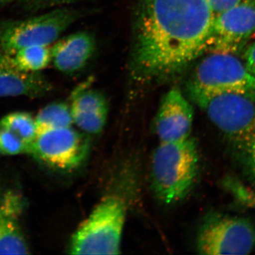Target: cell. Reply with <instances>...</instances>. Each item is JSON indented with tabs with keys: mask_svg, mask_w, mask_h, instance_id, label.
Listing matches in <instances>:
<instances>
[{
	"mask_svg": "<svg viewBox=\"0 0 255 255\" xmlns=\"http://www.w3.org/2000/svg\"><path fill=\"white\" fill-rule=\"evenodd\" d=\"M37 134L53 130L72 127L73 117L70 105L62 102H55L49 104L39 111L36 117Z\"/></svg>",
	"mask_w": 255,
	"mask_h": 255,
	"instance_id": "cell-16",
	"label": "cell"
},
{
	"mask_svg": "<svg viewBox=\"0 0 255 255\" xmlns=\"http://www.w3.org/2000/svg\"><path fill=\"white\" fill-rule=\"evenodd\" d=\"M194 109L185 96L174 87L164 96L156 116L155 131L160 142L180 141L190 137Z\"/></svg>",
	"mask_w": 255,
	"mask_h": 255,
	"instance_id": "cell-10",
	"label": "cell"
},
{
	"mask_svg": "<svg viewBox=\"0 0 255 255\" xmlns=\"http://www.w3.org/2000/svg\"><path fill=\"white\" fill-rule=\"evenodd\" d=\"M25 203L22 196L10 190L0 198V255H27V242L21 226Z\"/></svg>",
	"mask_w": 255,
	"mask_h": 255,
	"instance_id": "cell-11",
	"label": "cell"
},
{
	"mask_svg": "<svg viewBox=\"0 0 255 255\" xmlns=\"http://www.w3.org/2000/svg\"><path fill=\"white\" fill-rule=\"evenodd\" d=\"M95 49V38L92 33H72L55 41L50 48L51 63L60 73L73 75L86 66Z\"/></svg>",
	"mask_w": 255,
	"mask_h": 255,
	"instance_id": "cell-14",
	"label": "cell"
},
{
	"mask_svg": "<svg viewBox=\"0 0 255 255\" xmlns=\"http://www.w3.org/2000/svg\"><path fill=\"white\" fill-rule=\"evenodd\" d=\"M247 175L255 185V137L241 152L236 154Z\"/></svg>",
	"mask_w": 255,
	"mask_h": 255,
	"instance_id": "cell-19",
	"label": "cell"
},
{
	"mask_svg": "<svg viewBox=\"0 0 255 255\" xmlns=\"http://www.w3.org/2000/svg\"><path fill=\"white\" fill-rule=\"evenodd\" d=\"M210 120L233 144L236 154L255 137V101L231 92H188Z\"/></svg>",
	"mask_w": 255,
	"mask_h": 255,
	"instance_id": "cell-4",
	"label": "cell"
},
{
	"mask_svg": "<svg viewBox=\"0 0 255 255\" xmlns=\"http://www.w3.org/2000/svg\"><path fill=\"white\" fill-rule=\"evenodd\" d=\"M188 92L240 94L255 101V78L236 55L211 52L198 64Z\"/></svg>",
	"mask_w": 255,
	"mask_h": 255,
	"instance_id": "cell-6",
	"label": "cell"
},
{
	"mask_svg": "<svg viewBox=\"0 0 255 255\" xmlns=\"http://www.w3.org/2000/svg\"><path fill=\"white\" fill-rule=\"evenodd\" d=\"M127 216L122 198L109 195L96 206L74 233L69 246L72 255H119Z\"/></svg>",
	"mask_w": 255,
	"mask_h": 255,
	"instance_id": "cell-3",
	"label": "cell"
},
{
	"mask_svg": "<svg viewBox=\"0 0 255 255\" xmlns=\"http://www.w3.org/2000/svg\"><path fill=\"white\" fill-rule=\"evenodd\" d=\"M207 0H137L132 79L168 80L205 52L214 19Z\"/></svg>",
	"mask_w": 255,
	"mask_h": 255,
	"instance_id": "cell-1",
	"label": "cell"
},
{
	"mask_svg": "<svg viewBox=\"0 0 255 255\" xmlns=\"http://www.w3.org/2000/svg\"><path fill=\"white\" fill-rule=\"evenodd\" d=\"M255 32V0H242L214 17L205 51L236 55Z\"/></svg>",
	"mask_w": 255,
	"mask_h": 255,
	"instance_id": "cell-9",
	"label": "cell"
},
{
	"mask_svg": "<svg viewBox=\"0 0 255 255\" xmlns=\"http://www.w3.org/2000/svg\"><path fill=\"white\" fill-rule=\"evenodd\" d=\"M202 255H248L255 248V226L249 219L211 215L203 223L196 239Z\"/></svg>",
	"mask_w": 255,
	"mask_h": 255,
	"instance_id": "cell-7",
	"label": "cell"
},
{
	"mask_svg": "<svg viewBox=\"0 0 255 255\" xmlns=\"http://www.w3.org/2000/svg\"><path fill=\"white\" fill-rule=\"evenodd\" d=\"M244 60L248 71L255 78V42L245 50Z\"/></svg>",
	"mask_w": 255,
	"mask_h": 255,
	"instance_id": "cell-22",
	"label": "cell"
},
{
	"mask_svg": "<svg viewBox=\"0 0 255 255\" xmlns=\"http://www.w3.org/2000/svg\"><path fill=\"white\" fill-rule=\"evenodd\" d=\"M28 146L6 128L0 126V154L16 155L27 153Z\"/></svg>",
	"mask_w": 255,
	"mask_h": 255,
	"instance_id": "cell-18",
	"label": "cell"
},
{
	"mask_svg": "<svg viewBox=\"0 0 255 255\" xmlns=\"http://www.w3.org/2000/svg\"><path fill=\"white\" fill-rule=\"evenodd\" d=\"M80 16V11L63 6L25 19L1 20L0 54L11 55L24 47L50 46Z\"/></svg>",
	"mask_w": 255,
	"mask_h": 255,
	"instance_id": "cell-5",
	"label": "cell"
},
{
	"mask_svg": "<svg viewBox=\"0 0 255 255\" xmlns=\"http://www.w3.org/2000/svg\"><path fill=\"white\" fill-rule=\"evenodd\" d=\"M242 0H207L214 16H217L227 10L234 7Z\"/></svg>",
	"mask_w": 255,
	"mask_h": 255,
	"instance_id": "cell-21",
	"label": "cell"
},
{
	"mask_svg": "<svg viewBox=\"0 0 255 255\" xmlns=\"http://www.w3.org/2000/svg\"><path fill=\"white\" fill-rule=\"evenodd\" d=\"M8 56L16 68L27 73H40L51 63L49 46L24 47Z\"/></svg>",
	"mask_w": 255,
	"mask_h": 255,
	"instance_id": "cell-15",
	"label": "cell"
},
{
	"mask_svg": "<svg viewBox=\"0 0 255 255\" xmlns=\"http://www.w3.org/2000/svg\"><path fill=\"white\" fill-rule=\"evenodd\" d=\"M53 88L51 82L41 72L27 73L18 70L7 55L0 54V98H41L50 93Z\"/></svg>",
	"mask_w": 255,
	"mask_h": 255,
	"instance_id": "cell-13",
	"label": "cell"
},
{
	"mask_svg": "<svg viewBox=\"0 0 255 255\" xmlns=\"http://www.w3.org/2000/svg\"><path fill=\"white\" fill-rule=\"evenodd\" d=\"M73 124L82 130L97 134L103 130L108 117V102L102 92L85 82L77 87L70 105Z\"/></svg>",
	"mask_w": 255,
	"mask_h": 255,
	"instance_id": "cell-12",
	"label": "cell"
},
{
	"mask_svg": "<svg viewBox=\"0 0 255 255\" xmlns=\"http://www.w3.org/2000/svg\"><path fill=\"white\" fill-rule=\"evenodd\" d=\"M199 161L191 136L180 141L159 142L151 164L152 187L159 200L172 204L184 199L195 182Z\"/></svg>",
	"mask_w": 255,
	"mask_h": 255,
	"instance_id": "cell-2",
	"label": "cell"
},
{
	"mask_svg": "<svg viewBox=\"0 0 255 255\" xmlns=\"http://www.w3.org/2000/svg\"><path fill=\"white\" fill-rule=\"evenodd\" d=\"M75 1L76 0H19V3L23 9L33 11L55 6L63 7Z\"/></svg>",
	"mask_w": 255,
	"mask_h": 255,
	"instance_id": "cell-20",
	"label": "cell"
},
{
	"mask_svg": "<svg viewBox=\"0 0 255 255\" xmlns=\"http://www.w3.org/2000/svg\"><path fill=\"white\" fill-rule=\"evenodd\" d=\"M14 1L15 0H0V9H2L4 6H7L8 4H11V2Z\"/></svg>",
	"mask_w": 255,
	"mask_h": 255,
	"instance_id": "cell-23",
	"label": "cell"
},
{
	"mask_svg": "<svg viewBox=\"0 0 255 255\" xmlns=\"http://www.w3.org/2000/svg\"><path fill=\"white\" fill-rule=\"evenodd\" d=\"M0 126L14 133L28 147L37 135L35 118L27 112H16L7 114L0 120Z\"/></svg>",
	"mask_w": 255,
	"mask_h": 255,
	"instance_id": "cell-17",
	"label": "cell"
},
{
	"mask_svg": "<svg viewBox=\"0 0 255 255\" xmlns=\"http://www.w3.org/2000/svg\"><path fill=\"white\" fill-rule=\"evenodd\" d=\"M89 149L88 139L70 127L37 134L26 154L50 168L70 171L83 163Z\"/></svg>",
	"mask_w": 255,
	"mask_h": 255,
	"instance_id": "cell-8",
	"label": "cell"
}]
</instances>
